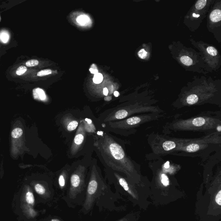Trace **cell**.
Returning a JSON list of instances; mask_svg holds the SVG:
<instances>
[{"label":"cell","instance_id":"9c48e42d","mask_svg":"<svg viewBox=\"0 0 221 221\" xmlns=\"http://www.w3.org/2000/svg\"><path fill=\"white\" fill-rule=\"evenodd\" d=\"M144 119V118H142L141 117H132L126 120L118 122L113 123H110V125L111 126V127L115 128L124 129L126 128L136 125L140 123Z\"/></svg>","mask_w":221,"mask_h":221},{"label":"cell","instance_id":"7402d4cb","mask_svg":"<svg viewBox=\"0 0 221 221\" xmlns=\"http://www.w3.org/2000/svg\"><path fill=\"white\" fill-rule=\"evenodd\" d=\"M77 21L79 23H86L88 21V17L84 15H81L78 17L77 19Z\"/></svg>","mask_w":221,"mask_h":221},{"label":"cell","instance_id":"603a6c76","mask_svg":"<svg viewBox=\"0 0 221 221\" xmlns=\"http://www.w3.org/2000/svg\"><path fill=\"white\" fill-rule=\"evenodd\" d=\"M161 181L163 185L165 186H167L169 185V181L168 177L166 174H163L161 175Z\"/></svg>","mask_w":221,"mask_h":221},{"label":"cell","instance_id":"277c9868","mask_svg":"<svg viewBox=\"0 0 221 221\" xmlns=\"http://www.w3.org/2000/svg\"><path fill=\"white\" fill-rule=\"evenodd\" d=\"M191 44L199 51L204 61L208 72L216 71L220 67L221 56L216 48L202 41H196L190 39Z\"/></svg>","mask_w":221,"mask_h":221},{"label":"cell","instance_id":"d6a6232c","mask_svg":"<svg viewBox=\"0 0 221 221\" xmlns=\"http://www.w3.org/2000/svg\"><path fill=\"white\" fill-rule=\"evenodd\" d=\"M1 16H0V22H1Z\"/></svg>","mask_w":221,"mask_h":221},{"label":"cell","instance_id":"ac0fdd59","mask_svg":"<svg viewBox=\"0 0 221 221\" xmlns=\"http://www.w3.org/2000/svg\"><path fill=\"white\" fill-rule=\"evenodd\" d=\"M23 131L20 128H16L13 130L11 132V136L14 138H18L22 135Z\"/></svg>","mask_w":221,"mask_h":221},{"label":"cell","instance_id":"f1b7e54d","mask_svg":"<svg viewBox=\"0 0 221 221\" xmlns=\"http://www.w3.org/2000/svg\"><path fill=\"white\" fill-rule=\"evenodd\" d=\"M114 96H115V97H118L119 96V92H118V91H115L114 92Z\"/></svg>","mask_w":221,"mask_h":221},{"label":"cell","instance_id":"ba28073f","mask_svg":"<svg viewBox=\"0 0 221 221\" xmlns=\"http://www.w3.org/2000/svg\"><path fill=\"white\" fill-rule=\"evenodd\" d=\"M86 131L84 123L82 121H81V124L76 132L74 141L70 149V153L73 155L76 154L78 152L82 145L84 143L86 137Z\"/></svg>","mask_w":221,"mask_h":221},{"label":"cell","instance_id":"44dd1931","mask_svg":"<svg viewBox=\"0 0 221 221\" xmlns=\"http://www.w3.org/2000/svg\"><path fill=\"white\" fill-rule=\"evenodd\" d=\"M52 73V71L50 69H45L41 70L37 72L36 76L38 77H42L44 76H47Z\"/></svg>","mask_w":221,"mask_h":221},{"label":"cell","instance_id":"52a82bcc","mask_svg":"<svg viewBox=\"0 0 221 221\" xmlns=\"http://www.w3.org/2000/svg\"><path fill=\"white\" fill-rule=\"evenodd\" d=\"M86 167L79 165L70 177V186L68 197L74 200L81 195L85 188Z\"/></svg>","mask_w":221,"mask_h":221},{"label":"cell","instance_id":"1f68e13d","mask_svg":"<svg viewBox=\"0 0 221 221\" xmlns=\"http://www.w3.org/2000/svg\"><path fill=\"white\" fill-rule=\"evenodd\" d=\"M221 126H219V127H217V130L218 131H219V132H220L221 131Z\"/></svg>","mask_w":221,"mask_h":221},{"label":"cell","instance_id":"4dcf8cb0","mask_svg":"<svg viewBox=\"0 0 221 221\" xmlns=\"http://www.w3.org/2000/svg\"><path fill=\"white\" fill-rule=\"evenodd\" d=\"M51 221H60V220L58 219H51Z\"/></svg>","mask_w":221,"mask_h":221},{"label":"cell","instance_id":"f546056e","mask_svg":"<svg viewBox=\"0 0 221 221\" xmlns=\"http://www.w3.org/2000/svg\"><path fill=\"white\" fill-rule=\"evenodd\" d=\"M91 68H93V69H98V68H97V65H96V64H92V65H91Z\"/></svg>","mask_w":221,"mask_h":221},{"label":"cell","instance_id":"d6986e66","mask_svg":"<svg viewBox=\"0 0 221 221\" xmlns=\"http://www.w3.org/2000/svg\"><path fill=\"white\" fill-rule=\"evenodd\" d=\"M35 189L36 193L40 195H43L46 192L45 188L41 184H36L35 186Z\"/></svg>","mask_w":221,"mask_h":221},{"label":"cell","instance_id":"30bf717a","mask_svg":"<svg viewBox=\"0 0 221 221\" xmlns=\"http://www.w3.org/2000/svg\"><path fill=\"white\" fill-rule=\"evenodd\" d=\"M63 123L66 129L69 131L75 130L78 126V122L77 121L68 117H65L64 118V120H63Z\"/></svg>","mask_w":221,"mask_h":221},{"label":"cell","instance_id":"4316f807","mask_svg":"<svg viewBox=\"0 0 221 221\" xmlns=\"http://www.w3.org/2000/svg\"><path fill=\"white\" fill-rule=\"evenodd\" d=\"M89 70L91 72V74H94V75L97 74V73H98V72H99L98 69H93V68H91V67L89 69Z\"/></svg>","mask_w":221,"mask_h":221},{"label":"cell","instance_id":"484cf974","mask_svg":"<svg viewBox=\"0 0 221 221\" xmlns=\"http://www.w3.org/2000/svg\"><path fill=\"white\" fill-rule=\"evenodd\" d=\"M221 191H219V193H218V194H217L216 196V202L217 204L218 205H220H220H221Z\"/></svg>","mask_w":221,"mask_h":221},{"label":"cell","instance_id":"cb8c5ba5","mask_svg":"<svg viewBox=\"0 0 221 221\" xmlns=\"http://www.w3.org/2000/svg\"><path fill=\"white\" fill-rule=\"evenodd\" d=\"M65 176H64V174H61V175H60L59 178V180H58V182H59V185L60 187L63 188L65 186Z\"/></svg>","mask_w":221,"mask_h":221},{"label":"cell","instance_id":"7a4b0ae2","mask_svg":"<svg viewBox=\"0 0 221 221\" xmlns=\"http://www.w3.org/2000/svg\"><path fill=\"white\" fill-rule=\"evenodd\" d=\"M168 48L173 58L185 70L205 74L208 73L200 52L185 47L179 41H173Z\"/></svg>","mask_w":221,"mask_h":221},{"label":"cell","instance_id":"7c38bea8","mask_svg":"<svg viewBox=\"0 0 221 221\" xmlns=\"http://www.w3.org/2000/svg\"><path fill=\"white\" fill-rule=\"evenodd\" d=\"M191 123H188V122L183 121L186 123L191 124L190 126L192 127H200L204 126L206 124H207L208 119L205 118L203 117H198L193 119L192 120L189 121Z\"/></svg>","mask_w":221,"mask_h":221},{"label":"cell","instance_id":"4fadbf2b","mask_svg":"<svg viewBox=\"0 0 221 221\" xmlns=\"http://www.w3.org/2000/svg\"><path fill=\"white\" fill-rule=\"evenodd\" d=\"M33 95L35 99L40 100L41 101L45 100L46 99V96L44 91L41 89L38 88L34 91Z\"/></svg>","mask_w":221,"mask_h":221},{"label":"cell","instance_id":"83f0119b","mask_svg":"<svg viewBox=\"0 0 221 221\" xmlns=\"http://www.w3.org/2000/svg\"><path fill=\"white\" fill-rule=\"evenodd\" d=\"M103 94L105 96H107L108 94H109V90H108L107 88H106V87L104 88L103 90Z\"/></svg>","mask_w":221,"mask_h":221},{"label":"cell","instance_id":"5b68a950","mask_svg":"<svg viewBox=\"0 0 221 221\" xmlns=\"http://www.w3.org/2000/svg\"><path fill=\"white\" fill-rule=\"evenodd\" d=\"M106 185L97 172L96 167H94L87 187V195L84 204V211L89 212L93 207L97 198L100 196L106 189Z\"/></svg>","mask_w":221,"mask_h":221},{"label":"cell","instance_id":"8fae6325","mask_svg":"<svg viewBox=\"0 0 221 221\" xmlns=\"http://www.w3.org/2000/svg\"><path fill=\"white\" fill-rule=\"evenodd\" d=\"M11 38V32L6 29H0V43L6 46L10 42Z\"/></svg>","mask_w":221,"mask_h":221},{"label":"cell","instance_id":"2e32d148","mask_svg":"<svg viewBox=\"0 0 221 221\" xmlns=\"http://www.w3.org/2000/svg\"><path fill=\"white\" fill-rule=\"evenodd\" d=\"M201 148L200 145L197 143H191L184 148V150L189 152H194L198 151Z\"/></svg>","mask_w":221,"mask_h":221},{"label":"cell","instance_id":"9a60e30c","mask_svg":"<svg viewBox=\"0 0 221 221\" xmlns=\"http://www.w3.org/2000/svg\"><path fill=\"white\" fill-rule=\"evenodd\" d=\"M137 55L138 57L142 60H146L148 59L150 54L148 52V49L143 48L138 51Z\"/></svg>","mask_w":221,"mask_h":221},{"label":"cell","instance_id":"8992f818","mask_svg":"<svg viewBox=\"0 0 221 221\" xmlns=\"http://www.w3.org/2000/svg\"><path fill=\"white\" fill-rule=\"evenodd\" d=\"M221 1H215L207 14V28L214 35L219 42H221Z\"/></svg>","mask_w":221,"mask_h":221},{"label":"cell","instance_id":"d4e9b609","mask_svg":"<svg viewBox=\"0 0 221 221\" xmlns=\"http://www.w3.org/2000/svg\"><path fill=\"white\" fill-rule=\"evenodd\" d=\"M7 48L4 45L0 43V59L2 56L6 54L7 52Z\"/></svg>","mask_w":221,"mask_h":221},{"label":"cell","instance_id":"5bb4252c","mask_svg":"<svg viewBox=\"0 0 221 221\" xmlns=\"http://www.w3.org/2000/svg\"><path fill=\"white\" fill-rule=\"evenodd\" d=\"M176 146V143L172 141H166L162 144V148L165 151L173 150Z\"/></svg>","mask_w":221,"mask_h":221},{"label":"cell","instance_id":"e0dca14e","mask_svg":"<svg viewBox=\"0 0 221 221\" xmlns=\"http://www.w3.org/2000/svg\"><path fill=\"white\" fill-rule=\"evenodd\" d=\"M25 200L29 204L33 206L35 203L34 196L33 193L30 191H27L25 195Z\"/></svg>","mask_w":221,"mask_h":221},{"label":"cell","instance_id":"3957f363","mask_svg":"<svg viewBox=\"0 0 221 221\" xmlns=\"http://www.w3.org/2000/svg\"><path fill=\"white\" fill-rule=\"evenodd\" d=\"M214 2L213 0H199L192 6L184 20V23L189 30L194 32L199 28Z\"/></svg>","mask_w":221,"mask_h":221},{"label":"cell","instance_id":"ffe728a7","mask_svg":"<svg viewBox=\"0 0 221 221\" xmlns=\"http://www.w3.org/2000/svg\"><path fill=\"white\" fill-rule=\"evenodd\" d=\"M103 79V77L100 73H97L95 74L93 78V81L95 84H100L102 83Z\"/></svg>","mask_w":221,"mask_h":221},{"label":"cell","instance_id":"6da1fadb","mask_svg":"<svg viewBox=\"0 0 221 221\" xmlns=\"http://www.w3.org/2000/svg\"><path fill=\"white\" fill-rule=\"evenodd\" d=\"M94 146L106 164L114 170L127 173L133 170L134 165L123 149L108 134L97 139Z\"/></svg>","mask_w":221,"mask_h":221}]
</instances>
